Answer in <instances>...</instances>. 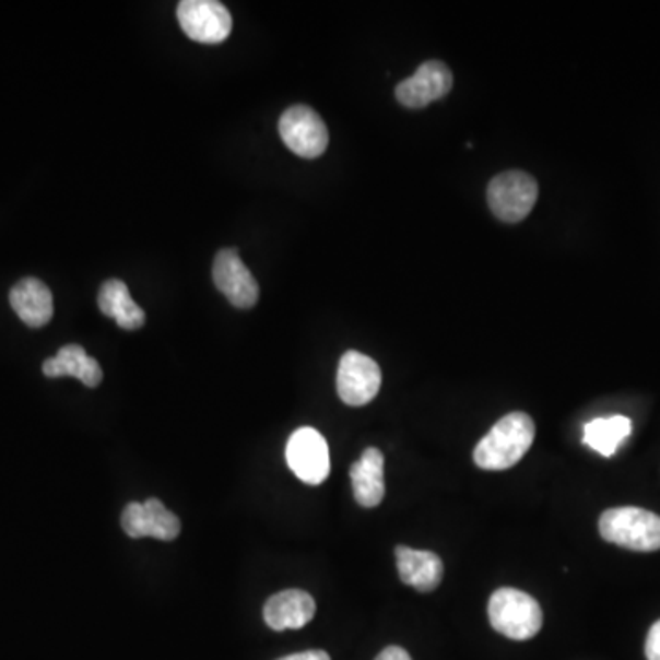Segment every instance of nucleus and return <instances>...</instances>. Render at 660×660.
<instances>
[{"label": "nucleus", "instance_id": "f257e3e1", "mask_svg": "<svg viewBox=\"0 0 660 660\" xmlns=\"http://www.w3.org/2000/svg\"><path fill=\"white\" fill-rule=\"evenodd\" d=\"M534 421L527 413L516 411L503 416L484 435L473 451V461L490 472H502L518 464L534 443Z\"/></svg>", "mask_w": 660, "mask_h": 660}, {"label": "nucleus", "instance_id": "f03ea898", "mask_svg": "<svg viewBox=\"0 0 660 660\" xmlns=\"http://www.w3.org/2000/svg\"><path fill=\"white\" fill-rule=\"evenodd\" d=\"M603 540L637 553L660 549V516L646 508H610L598 523Z\"/></svg>", "mask_w": 660, "mask_h": 660}, {"label": "nucleus", "instance_id": "7ed1b4c3", "mask_svg": "<svg viewBox=\"0 0 660 660\" xmlns=\"http://www.w3.org/2000/svg\"><path fill=\"white\" fill-rule=\"evenodd\" d=\"M488 616L495 632L512 640H529L543 626V611L538 600L514 587H502L492 594Z\"/></svg>", "mask_w": 660, "mask_h": 660}, {"label": "nucleus", "instance_id": "20e7f679", "mask_svg": "<svg viewBox=\"0 0 660 660\" xmlns=\"http://www.w3.org/2000/svg\"><path fill=\"white\" fill-rule=\"evenodd\" d=\"M488 205L503 223H521L538 200V182L525 172H505L492 178Z\"/></svg>", "mask_w": 660, "mask_h": 660}, {"label": "nucleus", "instance_id": "39448f33", "mask_svg": "<svg viewBox=\"0 0 660 660\" xmlns=\"http://www.w3.org/2000/svg\"><path fill=\"white\" fill-rule=\"evenodd\" d=\"M177 17L184 34L202 45L223 43L234 28L228 8L216 0H184L178 4Z\"/></svg>", "mask_w": 660, "mask_h": 660}, {"label": "nucleus", "instance_id": "423d86ee", "mask_svg": "<svg viewBox=\"0 0 660 660\" xmlns=\"http://www.w3.org/2000/svg\"><path fill=\"white\" fill-rule=\"evenodd\" d=\"M280 134L286 148L302 158H318L329 145V131L325 121L307 105L286 108L281 116Z\"/></svg>", "mask_w": 660, "mask_h": 660}, {"label": "nucleus", "instance_id": "0eeeda50", "mask_svg": "<svg viewBox=\"0 0 660 660\" xmlns=\"http://www.w3.org/2000/svg\"><path fill=\"white\" fill-rule=\"evenodd\" d=\"M286 462L303 483H323L330 473L329 445L314 427H299L286 445Z\"/></svg>", "mask_w": 660, "mask_h": 660}, {"label": "nucleus", "instance_id": "6e6552de", "mask_svg": "<svg viewBox=\"0 0 660 660\" xmlns=\"http://www.w3.org/2000/svg\"><path fill=\"white\" fill-rule=\"evenodd\" d=\"M338 394L347 405L369 404L381 386V370L375 360L347 351L340 360L337 376Z\"/></svg>", "mask_w": 660, "mask_h": 660}, {"label": "nucleus", "instance_id": "1a4fd4ad", "mask_svg": "<svg viewBox=\"0 0 660 660\" xmlns=\"http://www.w3.org/2000/svg\"><path fill=\"white\" fill-rule=\"evenodd\" d=\"M213 283L234 307L251 308L259 299V285L235 248L219 251L213 261Z\"/></svg>", "mask_w": 660, "mask_h": 660}, {"label": "nucleus", "instance_id": "9d476101", "mask_svg": "<svg viewBox=\"0 0 660 660\" xmlns=\"http://www.w3.org/2000/svg\"><path fill=\"white\" fill-rule=\"evenodd\" d=\"M121 527L127 535L138 538H156L173 541L180 534V519L165 508L164 503L151 497L145 503H129L121 514Z\"/></svg>", "mask_w": 660, "mask_h": 660}, {"label": "nucleus", "instance_id": "9b49d317", "mask_svg": "<svg viewBox=\"0 0 660 660\" xmlns=\"http://www.w3.org/2000/svg\"><path fill=\"white\" fill-rule=\"evenodd\" d=\"M453 86L450 69L440 61H427L421 64L415 75L397 86V99L404 107L421 108L429 103L443 99Z\"/></svg>", "mask_w": 660, "mask_h": 660}, {"label": "nucleus", "instance_id": "f8f14e48", "mask_svg": "<svg viewBox=\"0 0 660 660\" xmlns=\"http://www.w3.org/2000/svg\"><path fill=\"white\" fill-rule=\"evenodd\" d=\"M262 615L268 627H272L273 632L302 629L316 615V602L302 589H288L268 598Z\"/></svg>", "mask_w": 660, "mask_h": 660}, {"label": "nucleus", "instance_id": "ddd939ff", "mask_svg": "<svg viewBox=\"0 0 660 660\" xmlns=\"http://www.w3.org/2000/svg\"><path fill=\"white\" fill-rule=\"evenodd\" d=\"M10 305L23 323L40 329L54 316V296L50 288L37 278H24L10 291Z\"/></svg>", "mask_w": 660, "mask_h": 660}, {"label": "nucleus", "instance_id": "4468645a", "mask_svg": "<svg viewBox=\"0 0 660 660\" xmlns=\"http://www.w3.org/2000/svg\"><path fill=\"white\" fill-rule=\"evenodd\" d=\"M397 565H399V575L405 586L415 587L416 591H435L443 575V559L432 551H415L411 546H397Z\"/></svg>", "mask_w": 660, "mask_h": 660}, {"label": "nucleus", "instance_id": "2eb2a0df", "mask_svg": "<svg viewBox=\"0 0 660 660\" xmlns=\"http://www.w3.org/2000/svg\"><path fill=\"white\" fill-rule=\"evenodd\" d=\"M354 499L365 508L380 505L386 494L384 483V453L376 448H367L358 461L351 467Z\"/></svg>", "mask_w": 660, "mask_h": 660}, {"label": "nucleus", "instance_id": "dca6fc26", "mask_svg": "<svg viewBox=\"0 0 660 660\" xmlns=\"http://www.w3.org/2000/svg\"><path fill=\"white\" fill-rule=\"evenodd\" d=\"M43 373L48 378H61V376H74L83 381L86 388H97L103 380L102 365L96 358L86 354L85 349L75 343L59 349L54 358L46 360L43 364Z\"/></svg>", "mask_w": 660, "mask_h": 660}, {"label": "nucleus", "instance_id": "f3484780", "mask_svg": "<svg viewBox=\"0 0 660 660\" xmlns=\"http://www.w3.org/2000/svg\"><path fill=\"white\" fill-rule=\"evenodd\" d=\"M97 307L107 318L115 319L121 329L137 330L145 323V313L138 307L131 292L121 280H108L97 294Z\"/></svg>", "mask_w": 660, "mask_h": 660}, {"label": "nucleus", "instance_id": "a211bd4d", "mask_svg": "<svg viewBox=\"0 0 660 660\" xmlns=\"http://www.w3.org/2000/svg\"><path fill=\"white\" fill-rule=\"evenodd\" d=\"M633 424L627 416H603L587 422L584 427V445L602 457H613L622 443L632 435Z\"/></svg>", "mask_w": 660, "mask_h": 660}, {"label": "nucleus", "instance_id": "6ab92c4d", "mask_svg": "<svg viewBox=\"0 0 660 660\" xmlns=\"http://www.w3.org/2000/svg\"><path fill=\"white\" fill-rule=\"evenodd\" d=\"M646 657L648 660H660V621L655 622L646 638Z\"/></svg>", "mask_w": 660, "mask_h": 660}, {"label": "nucleus", "instance_id": "aec40b11", "mask_svg": "<svg viewBox=\"0 0 660 660\" xmlns=\"http://www.w3.org/2000/svg\"><path fill=\"white\" fill-rule=\"evenodd\" d=\"M375 660H413L410 657V653L405 651L404 648H400V646H389V648L384 649Z\"/></svg>", "mask_w": 660, "mask_h": 660}, {"label": "nucleus", "instance_id": "412c9836", "mask_svg": "<svg viewBox=\"0 0 660 660\" xmlns=\"http://www.w3.org/2000/svg\"><path fill=\"white\" fill-rule=\"evenodd\" d=\"M280 660H330L329 653H325L321 649H313V651H303V653L288 655Z\"/></svg>", "mask_w": 660, "mask_h": 660}]
</instances>
